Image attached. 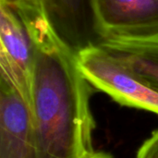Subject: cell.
I'll return each instance as SVG.
<instances>
[{"mask_svg":"<svg viewBox=\"0 0 158 158\" xmlns=\"http://www.w3.org/2000/svg\"><path fill=\"white\" fill-rule=\"evenodd\" d=\"M136 158H158V130L142 144Z\"/></svg>","mask_w":158,"mask_h":158,"instance_id":"8","label":"cell"},{"mask_svg":"<svg viewBox=\"0 0 158 158\" xmlns=\"http://www.w3.org/2000/svg\"><path fill=\"white\" fill-rule=\"evenodd\" d=\"M0 1H2V2H4V3H6V4L11 6H18L19 4H20L21 2H23L25 0H0Z\"/></svg>","mask_w":158,"mask_h":158,"instance_id":"10","label":"cell"},{"mask_svg":"<svg viewBox=\"0 0 158 158\" xmlns=\"http://www.w3.org/2000/svg\"><path fill=\"white\" fill-rule=\"evenodd\" d=\"M85 158H113L112 156H110L107 153H104V152H93L92 154L88 155Z\"/></svg>","mask_w":158,"mask_h":158,"instance_id":"9","label":"cell"},{"mask_svg":"<svg viewBox=\"0 0 158 158\" xmlns=\"http://www.w3.org/2000/svg\"><path fill=\"white\" fill-rule=\"evenodd\" d=\"M34 61V45L20 16L0 1V81L22 98L31 113Z\"/></svg>","mask_w":158,"mask_h":158,"instance_id":"3","label":"cell"},{"mask_svg":"<svg viewBox=\"0 0 158 158\" xmlns=\"http://www.w3.org/2000/svg\"><path fill=\"white\" fill-rule=\"evenodd\" d=\"M77 62L90 84L117 103L158 115V92L101 45L77 54Z\"/></svg>","mask_w":158,"mask_h":158,"instance_id":"2","label":"cell"},{"mask_svg":"<svg viewBox=\"0 0 158 158\" xmlns=\"http://www.w3.org/2000/svg\"><path fill=\"white\" fill-rule=\"evenodd\" d=\"M0 158H40L31 110L0 81Z\"/></svg>","mask_w":158,"mask_h":158,"instance_id":"6","label":"cell"},{"mask_svg":"<svg viewBox=\"0 0 158 158\" xmlns=\"http://www.w3.org/2000/svg\"><path fill=\"white\" fill-rule=\"evenodd\" d=\"M19 16L35 50L31 118L40 158H85L94 152L93 86L40 8Z\"/></svg>","mask_w":158,"mask_h":158,"instance_id":"1","label":"cell"},{"mask_svg":"<svg viewBox=\"0 0 158 158\" xmlns=\"http://www.w3.org/2000/svg\"><path fill=\"white\" fill-rule=\"evenodd\" d=\"M101 46L158 92V35L146 38L109 37Z\"/></svg>","mask_w":158,"mask_h":158,"instance_id":"7","label":"cell"},{"mask_svg":"<svg viewBox=\"0 0 158 158\" xmlns=\"http://www.w3.org/2000/svg\"><path fill=\"white\" fill-rule=\"evenodd\" d=\"M105 38L158 35V0H95Z\"/></svg>","mask_w":158,"mask_h":158,"instance_id":"5","label":"cell"},{"mask_svg":"<svg viewBox=\"0 0 158 158\" xmlns=\"http://www.w3.org/2000/svg\"><path fill=\"white\" fill-rule=\"evenodd\" d=\"M44 14L58 40L76 55L106 40L95 0H40Z\"/></svg>","mask_w":158,"mask_h":158,"instance_id":"4","label":"cell"}]
</instances>
